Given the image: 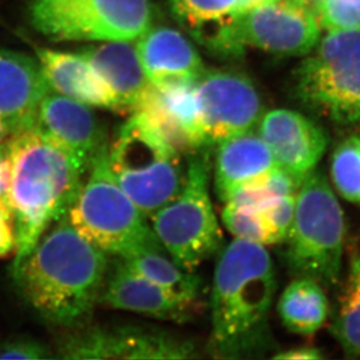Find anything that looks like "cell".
Returning a JSON list of instances; mask_svg holds the SVG:
<instances>
[{"label":"cell","mask_w":360,"mask_h":360,"mask_svg":"<svg viewBox=\"0 0 360 360\" xmlns=\"http://www.w3.org/2000/svg\"><path fill=\"white\" fill-rule=\"evenodd\" d=\"M273 358L280 360H319L323 359V354L317 347H301L278 352Z\"/></svg>","instance_id":"4dcf8cb0"},{"label":"cell","mask_w":360,"mask_h":360,"mask_svg":"<svg viewBox=\"0 0 360 360\" xmlns=\"http://www.w3.org/2000/svg\"><path fill=\"white\" fill-rule=\"evenodd\" d=\"M33 27L51 41H136L153 22L150 0H33Z\"/></svg>","instance_id":"9c48e42d"},{"label":"cell","mask_w":360,"mask_h":360,"mask_svg":"<svg viewBox=\"0 0 360 360\" xmlns=\"http://www.w3.org/2000/svg\"><path fill=\"white\" fill-rule=\"evenodd\" d=\"M63 359H191L196 345L160 330L140 326H96L62 342Z\"/></svg>","instance_id":"7c38bea8"},{"label":"cell","mask_w":360,"mask_h":360,"mask_svg":"<svg viewBox=\"0 0 360 360\" xmlns=\"http://www.w3.org/2000/svg\"><path fill=\"white\" fill-rule=\"evenodd\" d=\"M109 165L120 188L150 219L176 198L186 177L180 152L134 113L109 146Z\"/></svg>","instance_id":"8992f818"},{"label":"cell","mask_w":360,"mask_h":360,"mask_svg":"<svg viewBox=\"0 0 360 360\" xmlns=\"http://www.w3.org/2000/svg\"><path fill=\"white\" fill-rule=\"evenodd\" d=\"M321 25L308 7L294 0L252 6L236 22V40L246 46L282 56H302L316 47Z\"/></svg>","instance_id":"8fae6325"},{"label":"cell","mask_w":360,"mask_h":360,"mask_svg":"<svg viewBox=\"0 0 360 360\" xmlns=\"http://www.w3.org/2000/svg\"><path fill=\"white\" fill-rule=\"evenodd\" d=\"M315 15L328 31L360 28V0H322Z\"/></svg>","instance_id":"4316f807"},{"label":"cell","mask_w":360,"mask_h":360,"mask_svg":"<svg viewBox=\"0 0 360 360\" xmlns=\"http://www.w3.org/2000/svg\"><path fill=\"white\" fill-rule=\"evenodd\" d=\"M204 150L252 131L262 116L255 85L238 72H204L195 83Z\"/></svg>","instance_id":"30bf717a"},{"label":"cell","mask_w":360,"mask_h":360,"mask_svg":"<svg viewBox=\"0 0 360 360\" xmlns=\"http://www.w3.org/2000/svg\"><path fill=\"white\" fill-rule=\"evenodd\" d=\"M98 303L113 309L126 310L155 320L188 322L194 314V304L170 295L159 285L118 262L105 280Z\"/></svg>","instance_id":"e0dca14e"},{"label":"cell","mask_w":360,"mask_h":360,"mask_svg":"<svg viewBox=\"0 0 360 360\" xmlns=\"http://www.w3.org/2000/svg\"><path fill=\"white\" fill-rule=\"evenodd\" d=\"M37 56L51 91L91 108L120 112L115 92L83 56L48 48L37 49Z\"/></svg>","instance_id":"ffe728a7"},{"label":"cell","mask_w":360,"mask_h":360,"mask_svg":"<svg viewBox=\"0 0 360 360\" xmlns=\"http://www.w3.org/2000/svg\"><path fill=\"white\" fill-rule=\"evenodd\" d=\"M11 181V159L7 143L0 145V198H6Z\"/></svg>","instance_id":"1f68e13d"},{"label":"cell","mask_w":360,"mask_h":360,"mask_svg":"<svg viewBox=\"0 0 360 360\" xmlns=\"http://www.w3.org/2000/svg\"><path fill=\"white\" fill-rule=\"evenodd\" d=\"M295 91L314 112L360 126V28L329 31L296 69Z\"/></svg>","instance_id":"ba28073f"},{"label":"cell","mask_w":360,"mask_h":360,"mask_svg":"<svg viewBox=\"0 0 360 360\" xmlns=\"http://www.w3.org/2000/svg\"></svg>","instance_id":"d590c367"},{"label":"cell","mask_w":360,"mask_h":360,"mask_svg":"<svg viewBox=\"0 0 360 360\" xmlns=\"http://www.w3.org/2000/svg\"><path fill=\"white\" fill-rule=\"evenodd\" d=\"M221 219L225 228L235 239L252 241L255 244H278V239L269 228L262 210L257 207L226 202Z\"/></svg>","instance_id":"484cf974"},{"label":"cell","mask_w":360,"mask_h":360,"mask_svg":"<svg viewBox=\"0 0 360 360\" xmlns=\"http://www.w3.org/2000/svg\"><path fill=\"white\" fill-rule=\"evenodd\" d=\"M48 92L38 58L0 48V120L10 136L35 127Z\"/></svg>","instance_id":"5bb4252c"},{"label":"cell","mask_w":360,"mask_h":360,"mask_svg":"<svg viewBox=\"0 0 360 360\" xmlns=\"http://www.w3.org/2000/svg\"><path fill=\"white\" fill-rule=\"evenodd\" d=\"M6 143L11 159L6 198L17 232L14 272L44 232L68 214L88 168L35 127L11 136Z\"/></svg>","instance_id":"3957f363"},{"label":"cell","mask_w":360,"mask_h":360,"mask_svg":"<svg viewBox=\"0 0 360 360\" xmlns=\"http://www.w3.org/2000/svg\"><path fill=\"white\" fill-rule=\"evenodd\" d=\"M136 42L143 70L157 88L193 83L205 72L198 51L174 28H148Z\"/></svg>","instance_id":"2e32d148"},{"label":"cell","mask_w":360,"mask_h":360,"mask_svg":"<svg viewBox=\"0 0 360 360\" xmlns=\"http://www.w3.org/2000/svg\"><path fill=\"white\" fill-rule=\"evenodd\" d=\"M344 240L342 207L328 177L315 169L296 191L294 219L285 240L289 271L331 288L340 282Z\"/></svg>","instance_id":"5b68a950"},{"label":"cell","mask_w":360,"mask_h":360,"mask_svg":"<svg viewBox=\"0 0 360 360\" xmlns=\"http://www.w3.org/2000/svg\"><path fill=\"white\" fill-rule=\"evenodd\" d=\"M108 269L105 252L83 238L65 214L44 232L13 276L39 316L75 328L98 303Z\"/></svg>","instance_id":"7a4b0ae2"},{"label":"cell","mask_w":360,"mask_h":360,"mask_svg":"<svg viewBox=\"0 0 360 360\" xmlns=\"http://www.w3.org/2000/svg\"><path fill=\"white\" fill-rule=\"evenodd\" d=\"M282 324L290 333L313 336L329 317V300L324 287L309 278H295L278 301Z\"/></svg>","instance_id":"7402d4cb"},{"label":"cell","mask_w":360,"mask_h":360,"mask_svg":"<svg viewBox=\"0 0 360 360\" xmlns=\"http://www.w3.org/2000/svg\"><path fill=\"white\" fill-rule=\"evenodd\" d=\"M330 330L347 357H360V255L351 260Z\"/></svg>","instance_id":"cb8c5ba5"},{"label":"cell","mask_w":360,"mask_h":360,"mask_svg":"<svg viewBox=\"0 0 360 360\" xmlns=\"http://www.w3.org/2000/svg\"><path fill=\"white\" fill-rule=\"evenodd\" d=\"M79 55L115 92L120 101V112H132L153 86L132 41H108L94 44L82 49Z\"/></svg>","instance_id":"44dd1931"},{"label":"cell","mask_w":360,"mask_h":360,"mask_svg":"<svg viewBox=\"0 0 360 360\" xmlns=\"http://www.w3.org/2000/svg\"><path fill=\"white\" fill-rule=\"evenodd\" d=\"M258 134L280 169L299 187L316 169L329 145V136L320 125L292 110H272L264 115Z\"/></svg>","instance_id":"4fadbf2b"},{"label":"cell","mask_w":360,"mask_h":360,"mask_svg":"<svg viewBox=\"0 0 360 360\" xmlns=\"http://www.w3.org/2000/svg\"><path fill=\"white\" fill-rule=\"evenodd\" d=\"M294 1L301 4L303 6L308 7V8L313 11L314 13L316 12L319 5L322 3V0H294Z\"/></svg>","instance_id":"d6a6232c"},{"label":"cell","mask_w":360,"mask_h":360,"mask_svg":"<svg viewBox=\"0 0 360 360\" xmlns=\"http://www.w3.org/2000/svg\"><path fill=\"white\" fill-rule=\"evenodd\" d=\"M17 232L13 212L6 198H0V258L15 252Z\"/></svg>","instance_id":"f546056e"},{"label":"cell","mask_w":360,"mask_h":360,"mask_svg":"<svg viewBox=\"0 0 360 360\" xmlns=\"http://www.w3.org/2000/svg\"><path fill=\"white\" fill-rule=\"evenodd\" d=\"M86 173L67 214L72 228L101 251L120 258L140 250L165 251L152 225L113 176L106 141Z\"/></svg>","instance_id":"277c9868"},{"label":"cell","mask_w":360,"mask_h":360,"mask_svg":"<svg viewBox=\"0 0 360 360\" xmlns=\"http://www.w3.org/2000/svg\"><path fill=\"white\" fill-rule=\"evenodd\" d=\"M173 15L195 40L214 54L240 55L236 22L253 0H169Z\"/></svg>","instance_id":"d6986e66"},{"label":"cell","mask_w":360,"mask_h":360,"mask_svg":"<svg viewBox=\"0 0 360 360\" xmlns=\"http://www.w3.org/2000/svg\"><path fill=\"white\" fill-rule=\"evenodd\" d=\"M56 358L46 344L30 337H17L0 344V359L39 360Z\"/></svg>","instance_id":"f1b7e54d"},{"label":"cell","mask_w":360,"mask_h":360,"mask_svg":"<svg viewBox=\"0 0 360 360\" xmlns=\"http://www.w3.org/2000/svg\"><path fill=\"white\" fill-rule=\"evenodd\" d=\"M262 212L278 239V243L285 241L294 219L295 195H285L276 198L272 203L262 209Z\"/></svg>","instance_id":"83f0119b"},{"label":"cell","mask_w":360,"mask_h":360,"mask_svg":"<svg viewBox=\"0 0 360 360\" xmlns=\"http://www.w3.org/2000/svg\"><path fill=\"white\" fill-rule=\"evenodd\" d=\"M253 1H255V6H257V5H262V4L276 3L278 0H253Z\"/></svg>","instance_id":"e575fe53"},{"label":"cell","mask_w":360,"mask_h":360,"mask_svg":"<svg viewBox=\"0 0 360 360\" xmlns=\"http://www.w3.org/2000/svg\"><path fill=\"white\" fill-rule=\"evenodd\" d=\"M216 148L214 191L224 203L236 193L260 184L279 168L267 143L252 131L229 138Z\"/></svg>","instance_id":"ac0fdd59"},{"label":"cell","mask_w":360,"mask_h":360,"mask_svg":"<svg viewBox=\"0 0 360 360\" xmlns=\"http://www.w3.org/2000/svg\"><path fill=\"white\" fill-rule=\"evenodd\" d=\"M210 173L207 150L191 153L180 193L150 218L167 255L189 272H196L223 248V232L211 202Z\"/></svg>","instance_id":"52a82bcc"},{"label":"cell","mask_w":360,"mask_h":360,"mask_svg":"<svg viewBox=\"0 0 360 360\" xmlns=\"http://www.w3.org/2000/svg\"><path fill=\"white\" fill-rule=\"evenodd\" d=\"M211 289L209 349L223 359L260 357L272 349L269 313L274 264L264 245L235 240L218 252Z\"/></svg>","instance_id":"6da1fadb"},{"label":"cell","mask_w":360,"mask_h":360,"mask_svg":"<svg viewBox=\"0 0 360 360\" xmlns=\"http://www.w3.org/2000/svg\"><path fill=\"white\" fill-rule=\"evenodd\" d=\"M120 260L133 272L184 302L195 304L202 295L203 280L200 276L180 267L166 251L140 250L120 257Z\"/></svg>","instance_id":"603a6c76"},{"label":"cell","mask_w":360,"mask_h":360,"mask_svg":"<svg viewBox=\"0 0 360 360\" xmlns=\"http://www.w3.org/2000/svg\"><path fill=\"white\" fill-rule=\"evenodd\" d=\"M330 177L344 200L360 204V136H349L337 145L330 159Z\"/></svg>","instance_id":"d4e9b609"},{"label":"cell","mask_w":360,"mask_h":360,"mask_svg":"<svg viewBox=\"0 0 360 360\" xmlns=\"http://www.w3.org/2000/svg\"><path fill=\"white\" fill-rule=\"evenodd\" d=\"M7 136H10V134H8V132H7V129L6 127H5V125H4L3 122H1V120H0V145L6 141Z\"/></svg>","instance_id":"836d02e7"},{"label":"cell","mask_w":360,"mask_h":360,"mask_svg":"<svg viewBox=\"0 0 360 360\" xmlns=\"http://www.w3.org/2000/svg\"><path fill=\"white\" fill-rule=\"evenodd\" d=\"M35 129L68 150L88 169L106 141L90 106L53 91L41 102Z\"/></svg>","instance_id":"9a60e30c"}]
</instances>
